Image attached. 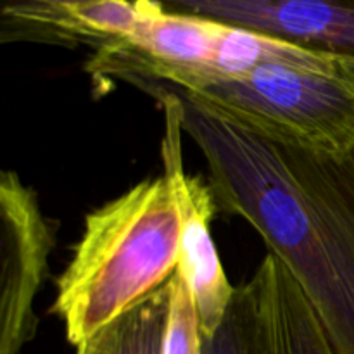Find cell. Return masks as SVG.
<instances>
[{
	"label": "cell",
	"mask_w": 354,
	"mask_h": 354,
	"mask_svg": "<svg viewBox=\"0 0 354 354\" xmlns=\"http://www.w3.org/2000/svg\"><path fill=\"white\" fill-rule=\"evenodd\" d=\"M168 86L178 97L183 133L209 169L218 207L258 232L310 301L334 353L354 354V156L273 137Z\"/></svg>",
	"instance_id": "cell-1"
},
{
	"label": "cell",
	"mask_w": 354,
	"mask_h": 354,
	"mask_svg": "<svg viewBox=\"0 0 354 354\" xmlns=\"http://www.w3.org/2000/svg\"><path fill=\"white\" fill-rule=\"evenodd\" d=\"M178 258L180 216L166 176L144 180L93 209L52 306L68 342L82 344L166 286Z\"/></svg>",
	"instance_id": "cell-2"
},
{
	"label": "cell",
	"mask_w": 354,
	"mask_h": 354,
	"mask_svg": "<svg viewBox=\"0 0 354 354\" xmlns=\"http://www.w3.org/2000/svg\"><path fill=\"white\" fill-rule=\"evenodd\" d=\"M196 95L252 127L324 154L354 156V62L294 47Z\"/></svg>",
	"instance_id": "cell-3"
},
{
	"label": "cell",
	"mask_w": 354,
	"mask_h": 354,
	"mask_svg": "<svg viewBox=\"0 0 354 354\" xmlns=\"http://www.w3.org/2000/svg\"><path fill=\"white\" fill-rule=\"evenodd\" d=\"M165 109L166 130L161 144L165 176L171 185L180 216V258L176 273L185 280L199 315L201 334L209 335L227 313L235 287L228 282L211 237V220L218 207L209 182L187 175L182 159V123L175 90L166 83L142 82Z\"/></svg>",
	"instance_id": "cell-4"
},
{
	"label": "cell",
	"mask_w": 354,
	"mask_h": 354,
	"mask_svg": "<svg viewBox=\"0 0 354 354\" xmlns=\"http://www.w3.org/2000/svg\"><path fill=\"white\" fill-rule=\"evenodd\" d=\"M54 248L37 192L12 169L0 173V354H21L37 335L35 299Z\"/></svg>",
	"instance_id": "cell-5"
},
{
	"label": "cell",
	"mask_w": 354,
	"mask_h": 354,
	"mask_svg": "<svg viewBox=\"0 0 354 354\" xmlns=\"http://www.w3.org/2000/svg\"><path fill=\"white\" fill-rule=\"evenodd\" d=\"M171 12L244 28L354 62V0H156Z\"/></svg>",
	"instance_id": "cell-6"
},
{
	"label": "cell",
	"mask_w": 354,
	"mask_h": 354,
	"mask_svg": "<svg viewBox=\"0 0 354 354\" xmlns=\"http://www.w3.org/2000/svg\"><path fill=\"white\" fill-rule=\"evenodd\" d=\"M252 279L268 317L275 354H335L310 301L275 256L268 252Z\"/></svg>",
	"instance_id": "cell-7"
},
{
	"label": "cell",
	"mask_w": 354,
	"mask_h": 354,
	"mask_svg": "<svg viewBox=\"0 0 354 354\" xmlns=\"http://www.w3.org/2000/svg\"><path fill=\"white\" fill-rule=\"evenodd\" d=\"M169 315V283L76 346V354H162Z\"/></svg>",
	"instance_id": "cell-8"
},
{
	"label": "cell",
	"mask_w": 354,
	"mask_h": 354,
	"mask_svg": "<svg viewBox=\"0 0 354 354\" xmlns=\"http://www.w3.org/2000/svg\"><path fill=\"white\" fill-rule=\"evenodd\" d=\"M201 354H275L268 317L254 279L235 289L223 320L201 334Z\"/></svg>",
	"instance_id": "cell-9"
},
{
	"label": "cell",
	"mask_w": 354,
	"mask_h": 354,
	"mask_svg": "<svg viewBox=\"0 0 354 354\" xmlns=\"http://www.w3.org/2000/svg\"><path fill=\"white\" fill-rule=\"evenodd\" d=\"M169 315L162 354H201V324L185 280L169 279Z\"/></svg>",
	"instance_id": "cell-10"
},
{
	"label": "cell",
	"mask_w": 354,
	"mask_h": 354,
	"mask_svg": "<svg viewBox=\"0 0 354 354\" xmlns=\"http://www.w3.org/2000/svg\"><path fill=\"white\" fill-rule=\"evenodd\" d=\"M59 2H80V0H59Z\"/></svg>",
	"instance_id": "cell-11"
}]
</instances>
